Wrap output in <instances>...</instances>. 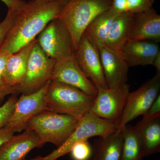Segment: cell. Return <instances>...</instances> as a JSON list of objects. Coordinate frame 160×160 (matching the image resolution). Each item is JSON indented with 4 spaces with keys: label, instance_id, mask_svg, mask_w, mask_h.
<instances>
[{
    "label": "cell",
    "instance_id": "21",
    "mask_svg": "<svg viewBox=\"0 0 160 160\" xmlns=\"http://www.w3.org/2000/svg\"><path fill=\"white\" fill-rule=\"evenodd\" d=\"M123 136L121 160H142L146 156L142 141L136 126L126 125L121 130Z\"/></svg>",
    "mask_w": 160,
    "mask_h": 160
},
{
    "label": "cell",
    "instance_id": "27",
    "mask_svg": "<svg viewBox=\"0 0 160 160\" xmlns=\"http://www.w3.org/2000/svg\"><path fill=\"white\" fill-rule=\"evenodd\" d=\"M142 116L139 124H144L160 118V95Z\"/></svg>",
    "mask_w": 160,
    "mask_h": 160
},
{
    "label": "cell",
    "instance_id": "22",
    "mask_svg": "<svg viewBox=\"0 0 160 160\" xmlns=\"http://www.w3.org/2000/svg\"><path fill=\"white\" fill-rule=\"evenodd\" d=\"M142 139L146 156L160 151V118L135 126Z\"/></svg>",
    "mask_w": 160,
    "mask_h": 160
},
{
    "label": "cell",
    "instance_id": "10",
    "mask_svg": "<svg viewBox=\"0 0 160 160\" xmlns=\"http://www.w3.org/2000/svg\"><path fill=\"white\" fill-rule=\"evenodd\" d=\"M49 82L34 93L22 94L18 98L14 111L6 126L14 132H20L26 130L27 123L31 118L41 112L48 110L45 96Z\"/></svg>",
    "mask_w": 160,
    "mask_h": 160
},
{
    "label": "cell",
    "instance_id": "20",
    "mask_svg": "<svg viewBox=\"0 0 160 160\" xmlns=\"http://www.w3.org/2000/svg\"><path fill=\"white\" fill-rule=\"evenodd\" d=\"M134 14L131 12H123L118 15L112 24L105 46L120 52L129 41Z\"/></svg>",
    "mask_w": 160,
    "mask_h": 160
},
{
    "label": "cell",
    "instance_id": "32",
    "mask_svg": "<svg viewBox=\"0 0 160 160\" xmlns=\"http://www.w3.org/2000/svg\"><path fill=\"white\" fill-rule=\"evenodd\" d=\"M152 65L156 69V72L160 73V52H159L155 58Z\"/></svg>",
    "mask_w": 160,
    "mask_h": 160
},
{
    "label": "cell",
    "instance_id": "31",
    "mask_svg": "<svg viewBox=\"0 0 160 160\" xmlns=\"http://www.w3.org/2000/svg\"><path fill=\"white\" fill-rule=\"evenodd\" d=\"M6 5L8 9L17 10L25 2L23 0H0Z\"/></svg>",
    "mask_w": 160,
    "mask_h": 160
},
{
    "label": "cell",
    "instance_id": "28",
    "mask_svg": "<svg viewBox=\"0 0 160 160\" xmlns=\"http://www.w3.org/2000/svg\"><path fill=\"white\" fill-rule=\"evenodd\" d=\"M10 53L6 50L0 49V87L7 86L4 80V73L6 62Z\"/></svg>",
    "mask_w": 160,
    "mask_h": 160
},
{
    "label": "cell",
    "instance_id": "35",
    "mask_svg": "<svg viewBox=\"0 0 160 160\" xmlns=\"http://www.w3.org/2000/svg\"></svg>",
    "mask_w": 160,
    "mask_h": 160
},
{
    "label": "cell",
    "instance_id": "18",
    "mask_svg": "<svg viewBox=\"0 0 160 160\" xmlns=\"http://www.w3.org/2000/svg\"><path fill=\"white\" fill-rule=\"evenodd\" d=\"M123 136L119 130L93 141L91 160H121Z\"/></svg>",
    "mask_w": 160,
    "mask_h": 160
},
{
    "label": "cell",
    "instance_id": "17",
    "mask_svg": "<svg viewBox=\"0 0 160 160\" xmlns=\"http://www.w3.org/2000/svg\"><path fill=\"white\" fill-rule=\"evenodd\" d=\"M37 38L19 51L9 55L4 73V80L9 86H20L26 77L30 53Z\"/></svg>",
    "mask_w": 160,
    "mask_h": 160
},
{
    "label": "cell",
    "instance_id": "30",
    "mask_svg": "<svg viewBox=\"0 0 160 160\" xmlns=\"http://www.w3.org/2000/svg\"><path fill=\"white\" fill-rule=\"evenodd\" d=\"M15 132L6 126L0 129V146L9 140L14 135Z\"/></svg>",
    "mask_w": 160,
    "mask_h": 160
},
{
    "label": "cell",
    "instance_id": "1",
    "mask_svg": "<svg viewBox=\"0 0 160 160\" xmlns=\"http://www.w3.org/2000/svg\"><path fill=\"white\" fill-rule=\"evenodd\" d=\"M67 1L30 0L16 11L11 28L0 46L10 54L34 41L62 12Z\"/></svg>",
    "mask_w": 160,
    "mask_h": 160
},
{
    "label": "cell",
    "instance_id": "13",
    "mask_svg": "<svg viewBox=\"0 0 160 160\" xmlns=\"http://www.w3.org/2000/svg\"><path fill=\"white\" fill-rule=\"evenodd\" d=\"M98 50L108 88H115L127 83L129 67L120 52L106 46Z\"/></svg>",
    "mask_w": 160,
    "mask_h": 160
},
{
    "label": "cell",
    "instance_id": "25",
    "mask_svg": "<svg viewBox=\"0 0 160 160\" xmlns=\"http://www.w3.org/2000/svg\"><path fill=\"white\" fill-rule=\"evenodd\" d=\"M155 0H126V12L139 13L152 8Z\"/></svg>",
    "mask_w": 160,
    "mask_h": 160
},
{
    "label": "cell",
    "instance_id": "34",
    "mask_svg": "<svg viewBox=\"0 0 160 160\" xmlns=\"http://www.w3.org/2000/svg\"><path fill=\"white\" fill-rule=\"evenodd\" d=\"M59 1H67V0H59Z\"/></svg>",
    "mask_w": 160,
    "mask_h": 160
},
{
    "label": "cell",
    "instance_id": "23",
    "mask_svg": "<svg viewBox=\"0 0 160 160\" xmlns=\"http://www.w3.org/2000/svg\"><path fill=\"white\" fill-rule=\"evenodd\" d=\"M69 152L73 160H89L92 156V149L86 140L75 144Z\"/></svg>",
    "mask_w": 160,
    "mask_h": 160
},
{
    "label": "cell",
    "instance_id": "14",
    "mask_svg": "<svg viewBox=\"0 0 160 160\" xmlns=\"http://www.w3.org/2000/svg\"><path fill=\"white\" fill-rule=\"evenodd\" d=\"M42 146L34 132L26 129L22 134L13 135L0 146V160H25L29 152Z\"/></svg>",
    "mask_w": 160,
    "mask_h": 160
},
{
    "label": "cell",
    "instance_id": "12",
    "mask_svg": "<svg viewBox=\"0 0 160 160\" xmlns=\"http://www.w3.org/2000/svg\"><path fill=\"white\" fill-rule=\"evenodd\" d=\"M51 81L73 86L92 97L97 95L98 88L84 74L73 54L56 61Z\"/></svg>",
    "mask_w": 160,
    "mask_h": 160
},
{
    "label": "cell",
    "instance_id": "11",
    "mask_svg": "<svg viewBox=\"0 0 160 160\" xmlns=\"http://www.w3.org/2000/svg\"><path fill=\"white\" fill-rule=\"evenodd\" d=\"M73 56L76 62L85 76L91 79L97 88H108L99 52L83 34Z\"/></svg>",
    "mask_w": 160,
    "mask_h": 160
},
{
    "label": "cell",
    "instance_id": "15",
    "mask_svg": "<svg viewBox=\"0 0 160 160\" xmlns=\"http://www.w3.org/2000/svg\"><path fill=\"white\" fill-rule=\"evenodd\" d=\"M120 53L129 67L152 65L160 52L157 43L146 40H129L120 50Z\"/></svg>",
    "mask_w": 160,
    "mask_h": 160
},
{
    "label": "cell",
    "instance_id": "24",
    "mask_svg": "<svg viewBox=\"0 0 160 160\" xmlns=\"http://www.w3.org/2000/svg\"><path fill=\"white\" fill-rule=\"evenodd\" d=\"M18 100L17 95H11L6 102L0 107V129L8 123L14 111Z\"/></svg>",
    "mask_w": 160,
    "mask_h": 160
},
{
    "label": "cell",
    "instance_id": "19",
    "mask_svg": "<svg viewBox=\"0 0 160 160\" xmlns=\"http://www.w3.org/2000/svg\"><path fill=\"white\" fill-rule=\"evenodd\" d=\"M118 14L110 8L95 18L86 27L83 34L98 50L106 45L112 24Z\"/></svg>",
    "mask_w": 160,
    "mask_h": 160
},
{
    "label": "cell",
    "instance_id": "4",
    "mask_svg": "<svg viewBox=\"0 0 160 160\" xmlns=\"http://www.w3.org/2000/svg\"><path fill=\"white\" fill-rule=\"evenodd\" d=\"M78 122L69 115L45 110L29 120L26 129L34 132L42 146L50 143L58 148L74 131Z\"/></svg>",
    "mask_w": 160,
    "mask_h": 160
},
{
    "label": "cell",
    "instance_id": "7",
    "mask_svg": "<svg viewBox=\"0 0 160 160\" xmlns=\"http://www.w3.org/2000/svg\"><path fill=\"white\" fill-rule=\"evenodd\" d=\"M160 73L143 83L139 88L129 92L118 125L120 130L128 123L143 116L160 95Z\"/></svg>",
    "mask_w": 160,
    "mask_h": 160
},
{
    "label": "cell",
    "instance_id": "16",
    "mask_svg": "<svg viewBox=\"0 0 160 160\" xmlns=\"http://www.w3.org/2000/svg\"><path fill=\"white\" fill-rule=\"evenodd\" d=\"M129 40L160 41V16L153 8L134 14Z\"/></svg>",
    "mask_w": 160,
    "mask_h": 160
},
{
    "label": "cell",
    "instance_id": "29",
    "mask_svg": "<svg viewBox=\"0 0 160 160\" xmlns=\"http://www.w3.org/2000/svg\"><path fill=\"white\" fill-rule=\"evenodd\" d=\"M20 88L19 86H5L0 87V101L3 100L7 96L9 95L19 94Z\"/></svg>",
    "mask_w": 160,
    "mask_h": 160
},
{
    "label": "cell",
    "instance_id": "9",
    "mask_svg": "<svg viewBox=\"0 0 160 160\" xmlns=\"http://www.w3.org/2000/svg\"><path fill=\"white\" fill-rule=\"evenodd\" d=\"M129 88V85L126 83L113 88H98L91 111L99 117L118 126L130 92Z\"/></svg>",
    "mask_w": 160,
    "mask_h": 160
},
{
    "label": "cell",
    "instance_id": "5",
    "mask_svg": "<svg viewBox=\"0 0 160 160\" xmlns=\"http://www.w3.org/2000/svg\"><path fill=\"white\" fill-rule=\"evenodd\" d=\"M118 128L116 123L99 117L90 111L79 120L74 131L66 142L49 154L42 157V160H57L70 152L76 143L93 137H105L117 131Z\"/></svg>",
    "mask_w": 160,
    "mask_h": 160
},
{
    "label": "cell",
    "instance_id": "6",
    "mask_svg": "<svg viewBox=\"0 0 160 160\" xmlns=\"http://www.w3.org/2000/svg\"><path fill=\"white\" fill-rule=\"evenodd\" d=\"M56 62L45 53L37 41L29 56L25 80L19 86L20 93H34L51 81Z\"/></svg>",
    "mask_w": 160,
    "mask_h": 160
},
{
    "label": "cell",
    "instance_id": "3",
    "mask_svg": "<svg viewBox=\"0 0 160 160\" xmlns=\"http://www.w3.org/2000/svg\"><path fill=\"white\" fill-rule=\"evenodd\" d=\"M45 98L49 111L79 120L91 111L95 100L76 87L55 81L49 82Z\"/></svg>",
    "mask_w": 160,
    "mask_h": 160
},
{
    "label": "cell",
    "instance_id": "33",
    "mask_svg": "<svg viewBox=\"0 0 160 160\" xmlns=\"http://www.w3.org/2000/svg\"><path fill=\"white\" fill-rule=\"evenodd\" d=\"M28 160H42V157L41 156H38L36 157Z\"/></svg>",
    "mask_w": 160,
    "mask_h": 160
},
{
    "label": "cell",
    "instance_id": "2",
    "mask_svg": "<svg viewBox=\"0 0 160 160\" xmlns=\"http://www.w3.org/2000/svg\"><path fill=\"white\" fill-rule=\"evenodd\" d=\"M112 0H68L57 17L71 36L74 52L86 27L95 18L110 9Z\"/></svg>",
    "mask_w": 160,
    "mask_h": 160
},
{
    "label": "cell",
    "instance_id": "26",
    "mask_svg": "<svg viewBox=\"0 0 160 160\" xmlns=\"http://www.w3.org/2000/svg\"><path fill=\"white\" fill-rule=\"evenodd\" d=\"M16 10L13 9H8L5 18L0 22V46L12 26Z\"/></svg>",
    "mask_w": 160,
    "mask_h": 160
},
{
    "label": "cell",
    "instance_id": "8",
    "mask_svg": "<svg viewBox=\"0 0 160 160\" xmlns=\"http://www.w3.org/2000/svg\"><path fill=\"white\" fill-rule=\"evenodd\" d=\"M38 46L49 57L55 61L74 53L69 31L57 18L51 21L37 38Z\"/></svg>",
    "mask_w": 160,
    "mask_h": 160
}]
</instances>
